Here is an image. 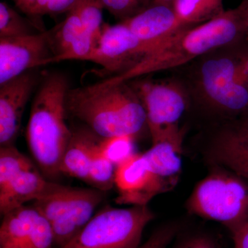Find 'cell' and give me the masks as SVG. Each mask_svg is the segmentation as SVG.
I'll list each match as a JSON object with an SVG mask.
<instances>
[{
  "label": "cell",
  "mask_w": 248,
  "mask_h": 248,
  "mask_svg": "<svg viewBox=\"0 0 248 248\" xmlns=\"http://www.w3.org/2000/svg\"><path fill=\"white\" fill-rule=\"evenodd\" d=\"M233 248H248V221L232 235Z\"/></svg>",
  "instance_id": "cell-34"
},
{
  "label": "cell",
  "mask_w": 248,
  "mask_h": 248,
  "mask_svg": "<svg viewBox=\"0 0 248 248\" xmlns=\"http://www.w3.org/2000/svg\"><path fill=\"white\" fill-rule=\"evenodd\" d=\"M176 14L186 25H198L223 14V0H175Z\"/></svg>",
  "instance_id": "cell-19"
},
{
  "label": "cell",
  "mask_w": 248,
  "mask_h": 248,
  "mask_svg": "<svg viewBox=\"0 0 248 248\" xmlns=\"http://www.w3.org/2000/svg\"><path fill=\"white\" fill-rule=\"evenodd\" d=\"M115 187L116 203L132 206H146L155 197L168 192L142 153H135L117 166Z\"/></svg>",
  "instance_id": "cell-10"
},
{
  "label": "cell",
  "mask_w": 248,
  "mask_h": 248,
  "mask_svg": "<svg viewBox=\"0 0 248 248\" xmlns=\"http://www.w3.org/2000/svg\"><path fill=\"white\" fill-rule=\"evenodd\" d=\"M177 248H217L213 239L203 235L192 236L184 241Z\"/></svg>",
  "instance_id": "cell-31"
},
{
  "label": "cell",
  "mask_w": 248,
  "mask_h": 248,
  "mask_svg": "<svg viewBox=\"0 0 248 248\" xmlns=\"http://www.w3.org/2000/svg\"><path fill=\"white\" fill-rule=\"evenodd\" d=\"M50 1H51V0H36L35 1L33 16H32V22L35 23L42 32L46 31V30L42 27L41 18L46 14V10L48 9Z\"/></svg>",
  "instance_id": "cell-33"
},
{
  "label": "cell",
  "mask_w": 248,
  "mask_h": 248,
  "mask_svg": "<svg viewBox=\"0 0 248 248\" xmlns=\"http://www.w3.org/2000/svg\"><path fill=\"white\" fill-rule=\"evenodd\" d=\"M40 213L33 205H23L2 215L0 248H22Z\"/></svg>",
  "instance_id": "cell-18"
},
{
  "label": "cell",
  "mask_w": 248,
  "mask_h": 248,
  "mask_svg": "<svg viewBox=\"0 0 248 248\" xmlns=\"http://www.w3.org/2000/svg\"><path fill=\"white\" fill-rule=\"evenodd\" d=\"M146 206H107L62 248H138L143 230L155 218Z\"/></svg>",
  "instance_id": "cell-7"
},
{
  "label": "cell",
  "mask_w": 248,
  "mask_h": 248,
  "mask_svg": "<svg viewBox=\"0 0 248 248\" xmlns=\"http://www.w3.org/2000/svg\"><path fill=\"white\" fill-rule=\"evenodd\" d=\"M100 143L93 151L86 183L93 188L106 192L115 187L117 166L103 154Z\"/></svg>",
  "instance_id": "cell-21"
},
{
  "label": "cell",
  "mask_w": 248,
  "mask_h": 248,
  "mask_svg": "<svg viewBox=\"0 0 248 248\" xmlns=\"http://www.w3.org/2000/svg\"><path fill=\"white\" fill-rule=\"evenodd\" d=\"M52 31L0 38V85L49 64L54 57Z\"/></svg>",
  "instance_id": "cell-9"
},
{
  "label": "cell",
  "mask_w": 248,
  "mask_h": 248,
  "mask_svg": "<svg viewBox=\"0 0 248 248\" xmlns=\"http://www.w3.org/2000/svg\"><path fill=\"white\" fill-rule=\"evenodd\" d=\"M33 167L32 161L14 145L0 146V188L7 185L19 173Z\"/></svg>",
  "instance_id": "cell-23"
},
{
  "label": "cell",
  "mask_w": 248,
  "mask_h": 248,
  "mask_svg": "<svg viewBox=\"0 0 248 248\" xmlns=\"http://www.w3.org/2000/svg\"><path fill=\"white\" fill-rule=\"evenodd\" d=\"M102 140L86 125L72 130L71 138L62 157L61 174L86 183L93 151Z\"/></svg>",
  "instance_id": "cell-16"
},
{
  "label": "cell",
  "mask_w": 248,
  "mask_h": 248,
  "mask_svg": "<svg viewBox=\"0 0 248 248\" xmlns=\"http://www.w3.org/2000/svg\"><path fill=\"white\" fill-rule=\"evenodd\" d=\"M175 0H151V4H161L172 6Z\"/></svg>",
  "instance_id": "cell-37"
},
{
  "label": "cell",
  "mask_w": 248,
  "mask_h": 248,
  "mask_svg": "<svg viewBox=\"0 0 248 248\" xmlns=\"http://www.w3.org/2000/svg\"><path fill=\"white\" fill-rule=\"evenodd\" d=\"M104 193L93 187L78 189L76 197L65 213L50 223L55 247L62 248L66 246L87 225L94 210L104 200Z\"/></svg>",
  "instance_id": "cell-14"
},
{
  "label": "cell",
  "mask_w": 248,
  "mask_h": 248,
  "mask_svg": "<svg viewBox=\"0 0 248 248\" xmlns=\"http://www.w3.org/2000/svg\"><path fill=\"white\" fill-rule=\"evenodd\" d=\"M35 96L28 122L26 139L32 157L46 178L61 174L62 157L71 138L66 124L68 81L61 73L44 77Z\"/></svg>",
  "instance_id": "cell-4"
},
{
  "label": "cell",
  "mask_w": 248,
  "mask_h": 248,
  "mask_svg": "<svg viewBox=\"0 0 248 248\" xmlns=\"http://www.w3.org/2000/svg\"><path fill=\"white\" fill-rule=\"evenodd\" d=\"M52 184L35 167L19 173L0 188L1 215L38 200L48 192Z\"/></svg>",
  "instance_id": "cell-15"
},
{
  "label": "cell",
  "mask_w": 248,
  "mask_h": 248,
  "mask_svg": "<svg viewBox=\"0 0 248 248\" xmlns=\"http://www.w3.org/2000/svg\"><path fill=\"white\" fill-rule=\"evenodd\" d=\"M236 9L244 27L245 42L248 44V0H244Z\"/></svg>",
  "instance_id": "cell-35"
},
{
  "label": "cell",
  "mask_w": 248,
  "mask_h": 248,
  "mask_svg": "<svg viewBox=\"0 0 248 248\" xmlns=\"http://www.w3.org/2000/svg\"><path fill=\"white\" fill-rule=\"evenodd\" d=\"M67 14L64 20L51 29L54 56L63 53L86 31L79 13L75 6Z\"/></svg>",
  "instance_id": "cell-20"
},
{
  "label": "cell",
  "mask_w": 248,
  "mask_h": 248,
  "mask_svg": "<svg viewBox=\"0 0 248 248\" xmlns=\"http://www.w3.org/2000/svg\"><path fill=\"white\" fill-rule=\"evenodd\" d=\"M78 0H51L46 10V14L51 16L68 13Z\"/></svg>",
  "instance_id": "cell-32"
},
{
  "label": "cell",
  "mask_w": 248,
  "mask_h": 248,
  "mask_svg": "<svg viewBox=\"0 0 248 248\" xmlns=\"http://www.w3.org/2000/svg\"><path fill=\"white\" fill-rule=\"evenodd\" d=\"M236 57L238 77L248 86V44L246 42L236 45Z\"/></svg>",
  "instance_id": "cell-30"
},
{
  "label": "cell",
  "mask_w": 248,
  "mask_h": 248,
  "mask_svg": "<svg viewBox=\"0 0 248 248\" xmlns=\"http://www.w3.org/2000/svg\"><path fill=\"white\" fill-rule=\"evenodd\" d=\"M244 41V27L237 10H227L207 22L187 28L123 74L102 81L112 84L173 71L216 49Z\"/></svg>",
  "instance_id": "cell-3"
},
{
  "label": "cell",
  "mask_w": 248,
  "mask_h": 248,
  "mask_svg": "<svg viewBox=\"0 0 248 248\" xmlns=\"http://www.w3.org/2000/svg\"><path fill=\"white\" fill-rule=\"evenodd\" d=\"M184 139L164 140L153 143L142 153L151 170L159 178L168 192L172 190L180 178L182 169Z\"/></svg>",
  "instance_id": "cell-17"
},
{
  "label": "cell",
  "mask_w": 248,
  "mask_h": 248,
  "mask_svg": "<svg viewBox=\"0 0 248 248\" xmlns=\"http://www.w3.org/2000/svg\"><path fill=\"white\" fill-rule=\"evenodd\" d=\"M237 44L216 49L174 70L187 86L191 107L197 106L225 122L248 118V86L238 77Z\"/></svg>",
  "instance_id": "cell-1"
},
{
  "label": "cell",
  "mask_w": 248,
  "mask_h": 248,
  "mask_svg": "<svg viewBox=\"0 0 248 248\" xmlns=\"http://www.w3.org/2000/svg\"><path fill=\"white\" fill-rule=\"evenodd\" d=\"M39 80L35 68L0 85V146L14 145L27 103Z\"/></svg>",
  "instance_id": "cell-11"
},
{
  "label": "cell",
  "mask_w": 248,
  "mask_h": 248,
  "mask_svg": "<svg viewBox=\"0 0 248 248\" xmlns=\"http://www.w3.org/2000/svg\"><path fill=\"white\" fill-rule=\"evenodd\" d=\"M241 122H242L243 123H244L248 128V118L246 119V120L241 121Z\"/></svg>",
  "instance_id": "cell-38"
},
{
  "label": "cell",
  "mask_w": 248,
  "mask_h": 248,
  "mask_svg": "<svg viewBox=\"0 0 248 248\" xmlns=\"http://www.w3.org/2000/svg\"><path fill=\"white\" fill-rule=\"evenodd\" d=\"M146 111L147 128L152 143L184 139L185 130L179 122L190 108V94L178 74L162 79L147 76L128 81Z\"/></svg>",
  "instance_id": "cell-6"
},
{
  "label": "cell",
  "mask_w": 248,
  "mask_h": 248,
  "mask_svg": "<svg viewBox=\"0 0 248 248\" xmlns=\"http://www.w3.org/2000/svg\"><path fill=\"white\" fill-rule=\"evenodd\" d=\"M42 32L29 18L20 16L5 1L0 2V38L32 35Z\"/></svg>",
  "instance_id": "cell-22"
},
{
  "label": "cell",
  "mask_w": 248,
  "mask_h": 248,
  "mask_svg": "<svg viewBox=\"0 0 248 248\" xmlns=\"http://www.w3.org/2000/svg\"><path fill=\"white\" fill-rule=\"evenodd\" d=\"M67 112L102 139L135 138L147 127L146 111L128 81L69 89Z\"/></svg>",
  "instance_id": "cell-2"
},
{
  "label": "cell",
  "mask_w": 248,
  "mask_h": 248,
  "mask_svg": "<svg viewBox=\"0 0 248 248\" xmlns=\"http://www.w3.org/2000/svg\"><path fill=\"white\" fill-rule=\"evenodd\" d=\"M210 154L224 166L248 182V128L241 121H226L214 134Z\"/></svg>",
  "instance_id": "cell-13"
},
{
  "label": "cell",
  "mask_w": 248,
  "mask_h": 248,
  "mask_svg": "<svg viewBox=\"0 0 248 248\" xmlns=\"http://www.w3.org/2000/svg\"><path fill=\"white\" fill-rule=\"evenodd\" d=\"M104 9L120 22L133 17L151 5V0H99Z\"/></svg>",
  "instance_id": "cell-27"
},
{
  "label": "cell",
  "mask_w": 248,
  "mask_h": 248,
  "mask_svg": "<svg viewBox=\"0 0 248 248\" xmlns=\"http://www.w3.org/2000/svg\"><path fill=\"white\" fill-rule=\"evenodd\" d=\"M135 138L132 136H122L102 139L100 143L101 151L116 166H118L135 154Z\"/></svg>",
  "instance_id": "cell-25"
},
{
  "label": "cell",
  "mask_w": 248,
  "mask_h": 248,
  "mask_svg": "<svg viewBox=\"0 0 248 248\" xmlns=\"http://www.w3.org/2000/svg\"><path fill=\"white\" fill-rule=\"evenodd\" d=\"M177 231V227L174 224L160 227L138 248H166L175 236Z\"/></svg>",
  "instance_id": "cell-29"
},
{
  "label": "cell",
  "mask_w": 248,
  "mask_h": 248,
  "mask_svg": "<svg viewBox=\"0 0 248 248\" xmlns=\"http://www.w3.org/2000/svg\"><path fill=\"white\" fill-rule=\"evenodd\" d=\"M73 6L79 13L85 30L99 41L104 26L103 22V11L104 9L100 1L78 0Z\"/></svg>",
  "instance_id": "cell-24"
},
{
  "label": "cell",
  "mask_w": 248,
  "mask_h": 248,
  "mask_svg": "<svg viewBox=\"0 0 248 248\" xmlns=\"http://www.w3.org/2000/svg\"><path fill=\"white\" fill-rule=\"evenodd\" d=\"M152 52L151 47L123 22L104 24L97 47L85 61L97 63L103 71L117 76L133 68Z\"/></svg>",
  "instance_id": "cell-8"
},
{
  "label": "cell",
  "mask_w": 248,
  "mask_h": 248,
  "mask_svg": "<svg viewBox=\"0 0 248 248\" xmlns=\"http://www.w3.org/2000/svg\"><path fill=\"white\" fill-rule=\"evenodd\" d=\"M16 6L32 21L36 0H13Z\"/></svg>",
  "instance_id": "cell-36"
},
{
  "label": "cell",
  "mask_w": 248,
  "mask_h": 248,
  "mask_svg": "<svg viewBox=\"0 0 248 248\" xmlns=\"http://www.w3.org/2000/svg\"><path fill=\"white\" fill-rule=\"evenodd\" d=\"M228 169L213 170L187 201L192 215L218 222L232 235L248 221V182Z\"/></svg>",
  "instance_id": "cell-5"
},
{
  "label": "cell",
  "mask_w": 248,
  "mask_h": 248,
  "mask_svg": "<svg viewBox=\"0 0 248 248\" xmlns=\"http://www.w3.org/2000/svg\"><path fill=\"white\" fill-rule=\"evenodd\" d=\"M98 42L99 41L95 37H93L87 31H85L84 33L78 37L63 53L57 56H54L49 62V64L67 60L85 61L96 48Z\"/></svg>",
  "instance_id": "cell-26"
},
{
  "label": "cell",
  "mask_w": 248,
  "mask_h": 248,
  "mask_svg": "<svg viewBox=\"0 0 248 248\" xmlns=\"http://www.w3.org/2000/svg\"><path fill=\"white\" fill-rule=\"evenodd\" d=\"M54 246L55 238L51 225L40 214L22 248H53Z\"/></svg>",
  "instance_id": "cell-28"
},
{
  "label": "cell",
  "mask_w": 248,
  "mask_h": 248,
  "mask_svg": "<svg viewBox=\"0 0 248 248\" xmlns=\"http://www.w3.org/2000/svg\"><path fill=\"white\" fill-rule=\"evenodd\" d=\"M122 22L140 40L149 45L153 52L191 27L181 20L172 6L161 4L150 5Z\"/></svg>",
  "instance_id": "cell-12"
}]
</instances>
